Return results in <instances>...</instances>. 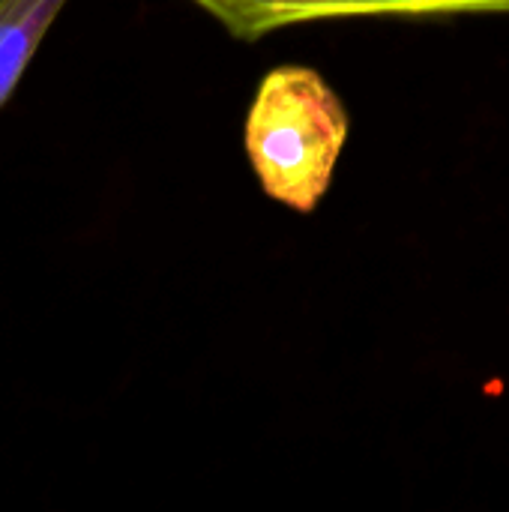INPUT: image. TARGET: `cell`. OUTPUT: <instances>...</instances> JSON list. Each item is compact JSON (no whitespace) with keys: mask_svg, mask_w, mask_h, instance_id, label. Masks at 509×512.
<instances>
[{"mask_svg":"<svg viewBox=\"0 0 509 512\" xmlns=\"http://www.w3.org/2000/svg\"><path fill=\"white\" fill-rule=\"evenodd\" d=\"M69 0H0V108Z\"/></svg>","mask_w":509,"mask_h":512,"instance_id":"obj_3","label":"cell"},{"mask_svg":"<svg viewBox=\"0 0 509 512\" xmlns=\"http://www.w3.org/2000/svg\"><path fill=\"white\" fill-rule=\"evenodd\" d=\"M246 156L267 198L312 213L348 141V111L309 66L270 69L246 114Z\"/></svg>","mask_w":509,"mask_h":512,"instance_id":"obj_1","label":"cell"},{"mask_svg":"<svg viewBox=\"0 0 509 512\" xmlns=\"http://www.w3.org/2000/svg\"><path fill=\"white\" fill-rule=\"evenodd\" d=\"M234 39H261L285 27L345 18H459L509 15V0H189Z\"/></svg>","mask_w":509,"mask_h":512,"instance_id":"obj_2","label":"cell"}]
</instances>
